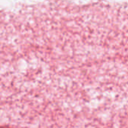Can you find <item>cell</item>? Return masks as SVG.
Here are the masks:
<instances>
[{"mask_svg":"<svg viewBox=\"0 0 128 128\" xmlns=\"http://www.w3.org/2000/svg\"><path fill=\"white\" fill-rule=\"evenodd\" d=\"M0 128H10V127H0Z\"/></svg>","mask_w":128,"mask_h":128,"instance_id":"obj_1","label":"cell"}]
</instances>
